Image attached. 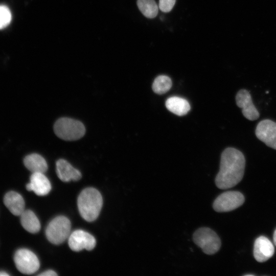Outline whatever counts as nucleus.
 <instances>
[{
    "instance_id": "21",
    "label": "nucleus",
    "mask_w": 276,
    "mask_h": 276,
    "mask_svg": "<svg viewBox=\"0 0 276 276\" xmlns=\"http://www.w3.org/2000/svg\"><path fill=\"white\" fill-rule=\"evenodd\" d=\"M176 0H159V8L164 12L170 11L175 5Z\"/></svg>"
},
{
    "instance_id": "20",
    "label": "nucleus",
    "mask_w": 276,
    "mask_h": 276,
    "mask_svg": "<svg viewBox=\"0 0 276 276\" xmlns=\"http://www.w3.org/2000/svg\"><path fill=\"white\" fill-rule=\"evenodd\" d=\"M12 19L10 9L6 6H0V30L9 25Z\"/></svg>"
},
{
    "instance_id": "8",
    "label": "nucleus",
    "mask_w": 276,
    "mask_h": 276,
    "mask_svg": "<svg viewBox=\"0 0 276 276\" xmlns=\"http://www.w3.org/2000/svg\"><path fill=\"white\" fill-rule=\"evenodd\" d=\"M255 134L267 146L276 150V122L269 119L261 121L256 126Z\"/></svg>"
},
{
    "instance_id": "16",
    "label": "nucleus",
    "mask_w": 276,
    "mask_h": 276,
    "mask_svg": "<svg viewBox=\"0 0 276 276\" xmlns=\"http://www.w3.org/2000/svg\"><path fill=\"white\" fill-rule=\"evenodd\" d=\"M166 106L169 111L179 116L186 114L190 110V105L187 100L176 96L167 99Z\"/></svg>"
},
{
    "instance_id": "3",
    "label": "nucleus",
    "mask_w": 276,
    "mask_h": 276,
    "mask_svg": "<svg viewBox=\"0 0 276 276\" xmlns=\"http://www.w3.org/2000/svg\"><path fill=\"white\" fill-rule=\"evenodd\" d=\"M54 131L56 135L62 140L75 141L85 134V128L80 121L68 118H61L55 122Z\"/></svg>"
},
{
    "instance_id": "19",
    "label": "nucleus",
    "mask_w": 276,
    "mask_h": 276,
    "mask_svg": "<svg viewBox=\"0 0 276 276\" xmlns=\"http://www.w3.org/2000/svg\"><path fill=\"white\" fill-rule=\"evenodd\" d=\"M172 84V81L168 76L160 75L154 79L152 87L155 93L161 95L167 92L171 88Z\"/></svg>"
},
{
    "instance_id": "23",
    "label": "nucleus",
    "mask_w": 276,
    "mask_h": 276,
    "mask_svg": "<svg viewBox=\"0 0 276 276\" xmlns=\"http://www.w3.org/2000/svg\"><path fill=\"white\" fill-rule=\"evenodd\" d=\"M9 274L4 271H0V276H8Z\"/></svg>"
},
{
    "instance_id": "15",
    "label": "nucleus",
    "mask_w": 276,
    "mask_h": 276,
    "mask_svg": "<svg viewBox=\"0 0 276 276\" xmlns=\"http://www.w3.org/2000/svg\"><path fill=\"white\" fill-rule=\"evenodd\" d=\"M25 167L33 173L45 172L48 165L45 159L40 155L33 153L26 156L24 159Z\"/></svg>"
},
{
    "instance_id": "6",
    "label": "nucleus",
    "mask_w": 276,
    "mask_h": 276,
    "mask_svg": "<svg viewBox=\"0 0 276 276\" xmlns=\"http://www.w3.org/2000/svg\"><path fill=\"white\" fill-rule=\"evenodd\" d=\"M14 262L18 270L26 274L34 273L40 267V263L36 255L26 248L19 249L15 252Z\"/></svg>"
},
{
    "instance_id": "4",
    "label": "nucleus",
    "mask_w": 276,
    "mask_h": 276,
    "mask_svg": "<svg viewBox=\"0 0 276 276\" xmlns=\"http://www.w3.org/2000/svg\"><path fill=\"white\" fill-rule=\"evenodd\" d=\"M71 223L64 216H59L52 220L45 229L47 239L52 243L60 244L68 238L71 234Z\"/></svg>"
},
{
    "instance_id": "24",
    "label": "nucleus",
    "mask_w": 276,
    "mask_h": 276,
    "mask_svg": "<svg viewBox=\"0 0 276 276\" xmlns=\"http://www.w3.org/2000/svg\"><path fill=\"white\" fill-rule=\"evenodd\" d=\"M273 242L274 244L276 245V229L275 230L273 234Z\"/></svg>"
},
{
    "instance_id": "1",
    "label": "nucleus",
    "mask_w": 276,
    "mask_h": 276,
    "mask_svg": "<svg viewBox=\"0 0 276 276\" xmlns=\"http://www.w3.org/2000/svg\"><path fill=\"white\" fill-rule=\"evenodd\" d=\"M245 158L241 151L233 147L225 149L221 155L220 170L215 178L216 186L227 189L237 185L242 179Z\"/></svg>"
},
{
    "instance_id": "5",
    "label": "nucleus",
    "mask_w": 276,
    "mask_h": 276,
    "mask_svg": "<svg viewBox=\"0 0 276 276\" xmlns=\"http://www.w3.org/2000/svg\"><path fill=\"white\" fill-rule=\"evenodd\" d=\"M194 243L206 255L216 254L221 247V240L215 231L209 227H200L193 234Z\"/></svg>"
},
{
    "instance_id": "17",
    "label": "nucleus",
    "mask_w": 276,
    "mask_h": 276,
    "mask_svg": "<svg viewBox=\"0 0 276 276\" xmlns=\"http://www.w3.org/2000/svg\"><path fill=\"white\" fill-rule=\"evenodd\" d=\"M20 217L21 224L27 231L34 234L40 231V222L32 211L25 210Z\"/></svg>"
},
{
    "instance_id": "22",
    "label": "nucleus",
    "mask_w": 276,
    "mask_h": 276,
    "mask_svg": "<svg viewBox=\"0 0 276 276\" xmlns=\"http://www.w3.org/2000/svg\"><path fill=\"white\" fill-rule=\"evenodd\" d=\"M58 274L52 270H48L38 274L39 276H57Z\"/></svg>"
},
{
    "instance_id": "7",
    "label": "nucleus",
    "mask_w": 276,
    "mask_h": 276,
    "mask_svg": "<svg viewBox=\"0 0 276 276\" xmlns=\"http://www.w3.org/2000/svg\"><path fill=\"white\" fill-rule=\"evenodd\" d=\"M243 195L238 191H227L219 195L213 204L214 210L217 212L233 211L243 204Z\"/></svg>"
},
{
    "instance_id": "11",
    "label": "nucleus",
    "mask_w": 276,
    "mask_h": 276,
    "mask_svg": "<svg viewBox=\"0 0 276 276\" xmlns=\"http://www.w3.org/2000/svg\"><path fill=\"white\" fill-rule=\"evenodd\" d=\"M29 191H33L38 196L47 195L51 190V185L48 178L43 173H33L30 181L26 185Z\"/></svg>"
},
{
    "instance_id": "13",
    "label": "nucleus",
    "mask_w": 276,
    "mask_h": 276,
    "mask_svg": "<svg viewBox=\"0 0 276 276\" xmlns=\"http://www.w3.org/2000/svg\"><path fill=\"white\" fill-rule=\"evenodd\" d=\"M56 165L57 176L62 181H77L81 178L80 172L66 160L60 159L56 162Z\"/></svg>"
},
{
    "instance_id": "9",
    "label": "nucleus",
    "mask_w": 276,
    "mask_h": 276,
    "mask_svg": "<svg viewBox=\"0 0 276 276\" xmlns=\"http://www.w3.org/2000/svg\"><path fill=\"white\" fill-rule=\"evenodd\" d=\"M68 239L69 247L75 251H79L83 249L91 250L96 244V239L93 235L81 229L71 233Z\"/></svg>"
},
{
    "instance_id": "12",
    "label": "nucleus",
    "mask_w": 276,
    "mask_h": 276,
    "mask_svg": "<svg viewBox=\"0 0 276 276\" xmlns=\"http://www.w3.org/2000/svg\"><path fill=\"white\" fill-rule=\"evenodd\" d=\"M274 248L271 242L264 236H260L255 240L254 255L259 262H264L273 255Z\"/></svg>"
},
{
    "instance_id": "18",
    "label": "nucleus",
    "mask_w": 276,
    "mask_h": 276,
    "mask_svg": "<svg viewBox=\"0 0 276 276\" xmlns=\"http://www.w3.org/2000/svg\"><path fill=\"white\" fill-rule=\"evenodd\" d=\"M137 5L140 11L147 18H154L157 14L158 7L154 0H137Z\"/></svg>"
},
{
    "instance_id": "10",
    "label": "nucleus",
    "mask_w": 276,
    "mask_h": 276,
    "mask_svg": "<svg viewBox=\"0 0 276 276\" xmlns=\"http://www.w3.org/2000/svg\"><path fill=\"white\" fill-rule=\"evenodd\" d=\"M237 105L242 109L243 116L250 121L259 119L260 113L254 105L250 94L245 89L239 90L236 96Z\"/></svg>"
},
{
    "instance_id": "14",
    "label": "nucleus",
    "mask_w": 276,
    "mask_h": 276,
    "mask_svg": "<svg viewBox=\"0 0 276 276\" xmlns=\"http://www.w3.org/2000/svg\"><path fill=\"white\" fill-rule=\"evenodd\" d=\"M3 201L7 208L15 216H20L25 211L24 199L20 194L15 191L7 192Z\"/></svg>"
},
{
    "instance_id": "2",
    "label": "nucleus",
    "mask_w": 276,
    "mask_h": 276,
    "mask_svg": "<svg viewBox=\"0 0 276 276\" xmlns=\"http://www.w3.org/2000/svg\"><path fill=\"white\" fill-rule=\"evenodd\" d=\"M102 204L101 194L94 188L84 189L78 197L77 205L79 213L88 222H92L98 218Z\"/></svg>"
}]
</instances>
